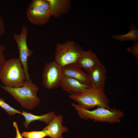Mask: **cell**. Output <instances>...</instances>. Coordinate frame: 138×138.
Here are the masks:
<instances>
[{"instance_id": "cell-3", "label": "cell", "mask_w": 138, "mask_h": 138, "mask_svg": "<svg viewBox=\"0 0 138 138\" xmlns=\"http://www.w3.org/2000/svg\"><path fill=\"white\" fill-rule=\"evenodd\" d=\"M0 79L6 86L18 88L23 85L25 75L19 59L10 58L6 61L0 71Z\"/></svg>"}, {"instance_id": "cell-7", "label": "cell", "mask_w": 138, "mask_h": 138, "mask_svg": "<svg viewBox=\"0 0 138 138\" xmlns=\"http://www.w3.org/2000/svg\"><path fill=\"white\" fill-rule=\"evenodd\" d=\"M28 30L27 27L24 25L20 34L14 33L13 35L18 49V59L24 70L26 80H30V77L28 72V59L33 52L29 49L27 43Z\"/></svg>"}, {"instance_id": "cell-21", "label": "cell", "mask_w": 138, "mask_h": 138, "mask_svg": "<svg viewBox=\"0 0 138 138\" xmlns=\"http://www.w3.org/2000/svg\"><path fill=\"white\" fill-rule=\"evenodd\" d=\"M5 49L4 46L0 44V71L6 61L4 54Z\"/></svg>"}, {"instance_id": "cell-6", "label": "cell", "mask_w": 138, "mask_h": 138, "mask_svg": "<svg viewBox=\"0 0 138 138\" xmlns=\"http://www.w3.org/2000/svg\"><path fill=\"white\" fill-rule=\"evenodd\" d=\"M62 68L55 60L46 63L42 74V84L45 88L51 89L60 87L63 76Z\"/></svg>"}, {"instance_id": "cell-20", "label": "cell", "mask_w": 138, "mask_h": 138, "mask_svg": "<svg viewBox=\"0 0 138 138\" xmlns=\"http://www.w3.org/2000/svg\"><path fill=\"white\" fill-rule=\"evenodd\" d=\"M127 50L130 52L135 57H138V41H134V43L133 46L128 47Z\"/></svg>"}, {"instance_id": "cell-13", "label": "cell", "mask_w": 138, "mask_h": 138, "mask_svg": "<svg viewBox=\"0 0 138 138\" xmlns=\"http://www.w3.org/2000/svg\"><path fill=\"white\" fill-rule=\"evenodd\" d=\"M107 69L100 63L87 74L91 83L99 88H104Z\"/></svg>"}, {"instance_id": "cell-19", "label": "cell", "mask_w": 138, "mask_h": 138, "mask_svg": "<svg viewBox=\"0 0 138 138\" xmlns=\"http://www.w3.org/2000/svg\"><path fill=\"white\" fill-rule=\"evenodd\" d=\"M31 3L40 8L51 13L49 3L47 0H33Z\"/></svg>"}, {"instance_id": "cell-2", "label": "cell", "mask_w": 138, "mask_h": 138, "mask_svg": "<svg viewBox=\"0 0 138 138\" xmlns=\"http://www.w3.org/2000/svg\"><path fill=\"white\" fill-rule=\"evenodd\" d=\"M105 91L104 88H98L91 84L82 92L70 95L69 97L76 102L79 107L86 110H89L96 106L110 109L109 100Z\"/></svg>"}, {"instance_id": "cell-8", "label": "cell", "mask_w": 138, "mask_h": 138, "mask_svg": "<svg viewBox=\"0 0 138 138\" xmlns=\"http://www.w3.org/2000/svg\"><path fill=\"white\" fill-rule=\"evenodd\" d=\"M26 15L30 22L36 25H43L45 24L48 21L52 16L50 12L40 8L31 2L28 5Z\"/></svg>"}, {"instance_id": "cell-11", "label": "cell", "mask_w": 138, "mask_h": 138, "mask_svg": "<svg viewBox=\"0 0 138 138\" xmlns=\"http://www.w3.org/2000/svg\"><path fill=\"white\" fill-rule=\"evenodd\" d=\"M96 55L91 50H83L76 62L74 64L88 72L100 63Z\"/></svg>"}, {"instance_id": "cell-4", "label": "cell", "mask_w": 138, "mask_h": 138, "mask_svg": "<svg viewBox=\"0 0 138 138\" xmlns=\"http://www.w3.org/2000/svg\"><path fill=\"white\" fill-rule=\"evenodd\" d=\"M72 106L77 111L78 116L82 119L93 120L95 122L109 123H119L121 119L124 116V113L120 110L114 108L108 109L98 107L92 110H86L74 103Z\"/></svg>"}, {"instance_id": "cell-12", "label": "cell", "mask_w": 138, "mask_h": 138, "mask_svg": "<svg viewBox=\"0 0 138 138\" xmlns=\"http://www.w3.org/2000/svg\"><path fill=\"white\" fill-rule=\"evenodd\" d=\"M62 70L63 75L73 78L85 84L91 85L87 73L74 64L65 66L62 67Z\"/></svg>"}, {"instance_id": "cell-18", "label": "cell", "mask_w": 138, "mask_h": 138, "mask_svg": "<svg viewBox=\"0 0 138 138\" xmlns=\"http://www.w3.org/2000/svg\"><path fill=\"white\" fill-rule=\"evenodd\" d=\"M22 135L25 138H44L46 136L43 131L24 132L22 133Z\"/></svg>"}, {"instance_id": "cell-10", "label": "cell", "mask_w": 138, "mask_h": 138, "mask_svg": "<svg viewBox=\"0 0 138 138\" xmlns=\"http://www.w3.org/2000/svg\"><path fill=\"white\" fill-rule=\"evenodd\" d=\"M90 85L83 84L73 78L63 75L60 87L70 95H74L82 92Z\"/></svg>"}, {"instance_id": "cell-23", "label": "cell", "mask_w": 138, "mask_h": 138, "mask_svg": "<svg viewBox=\"0 0 138 138\" xmlns=\"http://www.w3.org/2000/svg\"><path fill=\"white\" fill-rule=\"evenodd\" d=\"M13 125L16 129V135L15 138H23L19 130L18 125L16 122H13Z\"/></svg>"}, {"instance_id": "cell-14", "label": "cell", "mask_w": 138, "mask_h": 138, "mask_svg": "<svg viewBox=\"0 0 138 138\" xmlns=\"http://www.w3.org/2000/svg\"><path fill=\"white\" fill-rule=\"evenodd\" d=\"M49 2L52 15L58 18L67 13L71 8V2L69 0H47Z\"/></svg>"}, {"instance_id": "cell-22", "label": "cell", "mask_w": 138, "mask_h": 138, "mask_svg": "<svg viewBox=\"0 0 138 138\" xmlns=\"http://www.w3.org/2000/svg\"><path fill=\"white\" fill-rule=\"evenodd\" d=\"M5 30L3 20L0 16V39L5 33Z\"/></svg>"}, {"instance_id": "cell-16", "label": "cell", "mask_w": 138, "mask_h": 138, "mask_svg": "<svg viewBox=\"0 0 138 138\" xmlns=\"http://www.w3.org/2000/svg\"><path fill=\"white\" fill-rule=\"evenodd\" d=\"M129 28V31L128 33L124 34L113 35L112 38L121 41L128 40L138 41V30L136 26L134 24H131Z\"/></svg>"}, {"instance_id": "cell-9", "label": "cell", "mask_w": 138, "mask_h": 138, "mask_svg": "<svg viewBox=\"0 0 138 138\" xmlns=\"http://www.w3.org/2000/svg\"><path fill=\"white\" fill-rule=\"evenodd\" d=\"M63 117L61 115H56L42 131L47 136L50 138H63V133L69 131L68 128L63 126Z\"/></svg>"}, {"instance_id": "cell-1", "label": "cell", "mask_w": 138, "mask_h": 138, "mask_svg": "<svg viewBox=\"0 0 138 138\" xmlns=\"http://www.w3.org/2000/svg\"><path fill=\"white\" fill-rule=\"evenodd\" d=\"M0 87L9 93L22 107L31 109L38 106L41 102L37 96L39 88L31 80H26L23 85L18 88L0 85Z\"/></svg>"}, {"instance_id": "cell-5", "label": "cell", "mask_w": 138, "mask_h": 138, "mask_svg": "<svg viewBox=\"0 0 138 138\" xmlns=\"http://www.w3.org/2000/svg\"><path fill=\"white\" fill-rule=\"evenodd\" d=\"M83 50L79 44L73 41L58 43L55 47L54 60L62 67L74 64Z\"/></svg>"}, {"instance_id": "cell-17", "label": "cell", "mask_w": 138, "mask_h": 138, "mask_svg": "<svg viewBox=\"0 0 138 138\" xmlns=\"http://www.w3.org/2000/svg\"><path fill=\"white\" fill-rule=\"evenodd\" d=\"M0 107L4 109L9 115L16 113L21 114V112L11 107L4 101L3 98H0Z\"/></svg>"}, {"instance_id": "cell-15", "label": "cell", "mask_w": 138, "mask_h": 138, "mask_svg": "<svg viewBox=\"0 0 138 138\" xmlns=\"http://www.w3.org/2000/svg\"><path fill=\"white\" fill-rule=\"evenodd\" d=\"M21 114L25 117V121L23 123V125L26 129H28L29 123L35 121H39L48 124L56 115L55 112L53 111H51L41 115L37 116L23 111Z\"/></svg>"}]
</instances>
